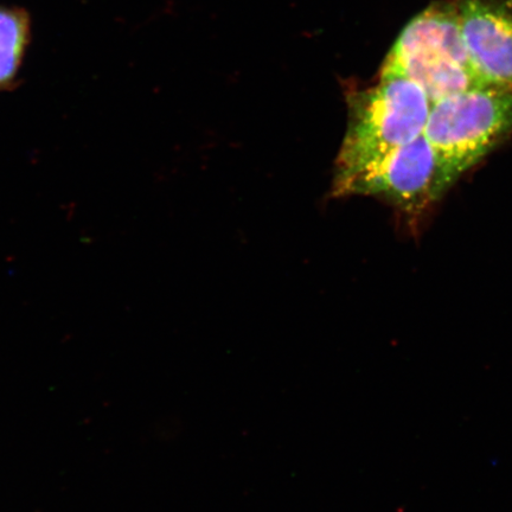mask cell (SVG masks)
Returning a JSON list of instances; mask_svg holds the SVG:
<instances>
[{
  "instance_id": "6da1fadb",
  "label": "cell",
  "mask_w": 512,
  "mask_h": 512,
  "mask_svg": "<svg viewBox=\"0 0 512 512\" xmlns=\"http://www.w3.org/2000/svg\"><path fill=\"white\" fill-rule=\"evenodd\" d=\"M425 137L438 159L440 197L512 134V85L484 83L433 102Z\"/></svg>"
},
{
  "instance_id": "7a4b0ae2",
  "label": "cell",
  "mask_w": 512,
  "mask_h": 512,
  "mask_svg": "<svg viewBox=\"0 0 512 512\" xmlns=\"http://www.w3.org/2000/svg\"><path fill=\"white\" fill-rule=\"evenodd\" d=\"M348 107V128L335 176L348 174L421 137L432 102L415 82L400 75L381 74L375 86L350 93Z\"/></svg>"
},
{
  "instance_id": "3957f363",
  "label": "cell",
  "mask_w": 512,
  "mask_h": 512,
  "mask_svg": "<svg viewBox=\"0 0 512 512\" xmlns=\"http://www.w3.org/2000/svg\"><path fill=\"white\" fill-rule=\"evenodd\" d=\"M381 74L415 82L432 104L485 83L467 54L456 2H435L415 16L390 49Z\"/></svg>"
},
{
  "instance_id": "277c9868",
  "label": "cell",
  "mask_w": 512,
  "mask_h": 512,
  "mask_svg": "<svg viewBox=\"0 0 512 512\" xmlns=\"http://www.w3.org/2000/svg\"><path fill=\"white\" fill-rule=\"evenodd\" d=\"M335 196H375L418 216L437 202L438 159L425 134L348 174L335 176Z\"/></svg>"
},
{
  "instance_id": "5b68a950",
  "label": "cell",
  "mask_w": 512,
  "mask_h": 512,
  "mask_svg": "<svg viewBox=\"0 0 512 512\" xmlns=\"http://www.w3.org/2000/svg\"><path fill=\"white\" fill-rule=\"evenodd\" d=\"M473 68L485 83L512 85V0H454Z\"/></svg>"
},
{
  "instance_id": "8992f818",
  "label": "cell",
  "mask_w": 512,
  "mask_h": 512,
  "mask_svg": "<svg viewBox=\"0 0 512 512\" xmlns=\"http://www.w3.org/2000/svg\"><path fill=\"white\" fill-rule=\"evenodd\" d=\"M29 42L28 11L0 5V89L14 85Z\"/></svg>"
}]
</instances>
